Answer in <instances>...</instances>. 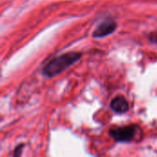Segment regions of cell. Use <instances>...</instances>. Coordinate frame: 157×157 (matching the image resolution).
Returning <instances> with one entry per match:
<instances>
[{
	"mask_svg": "<svg viewBox=\"0 0 157 157\" xmlns=\"http://www.w3.org/2000/svg\"><path fill=\"white\" fill-rule=\"evenodd\" d=\"M24 147V144H19L16 149H15V151H14V155L15 156H18V155H20V154H21V149Z\"/></svg>",
	"mask_w": 157,
	"mask_h": 157,
	"instance_id": "obj_5",
	"label": "cell"
},
{
	"mask_svg": "<svg viewBox=\"0 0 157 157\" xmlns=\"http://www.w3.org/2000/svg\"><path fill=\"white\" fill-rule=\"evenodd\" d=\"M139 130V127L134 124L123 126V127H117L115 129H111L109 132V134L114 141L118 143H129L132 142Z\"/></svg>",
	"mask_w": 157,
	"mask_h": 157,
	"instance_id": "obj_2",
	"label": "cell"
},
{
	"mask_svg": "<svg viewBox=\"0 0 157 157\" xmlns=\"http://www.w3.org/2000/svg\"><path fill=\"white\" fill-rule=\"evenodd\" d=\"M81 57L82 53L78 52H69L56 56L43 67L42 73L48 77L56 76L75 64Z\"/></svg>",
	"mask_w": 157,
	"mask_h": 157,
	"instance_id": "obj_1",
	"label": "cell"
},
{
	"mask_svg": "<svg viewBox=\"0 0 157 157\" xmlns=\"http://www.w3.org/2000/svg\"><path fill=\"white\" fill-rule=\"evenodd\" d=\"M110 108L113 111H115L116 113H126L129 109H130V105L127 101V99L122 97V96H119L114 98L111 102H110Z\"/></svg>",
	"mask_w": 157,
	"mask_h": 157,
	"instance_id": "obj_4",
	"label": "cell"
},
{
	"mask_svg": "<svg viewBox=\"0 0 157 157\" xmlns=\"http://www.w3.org/2000/svg\"><path fill=\"white\" fill-rule=\"evenodd\" d=\"M149 39H150V40H152V41H154V42H157L156 32H154V33H152L151 35H149Z\"/></svg>",
	"mask_w": 157,
	"mask_h": 157,
	"instance_id": "obj_6",
	"label": "cell"
},
{
	"mask_svg": "<svg viewBox=\"0 0 157 157\" xmlns=\"http://www.w3.org/2000/svg\"><path fill=\"white\" fill-rule=\"evenodd\" d=\"M117 29V23L115 20L111 18H108L101 22L98 28L94 30L93 32V37L99 39V38H104L111 33H113Z\"/></svg>",
	"mask_w": 157,
	"mask_h": 157,
	"instance_id": "obj_3",
	"label": "cell"
}]
</instances>
